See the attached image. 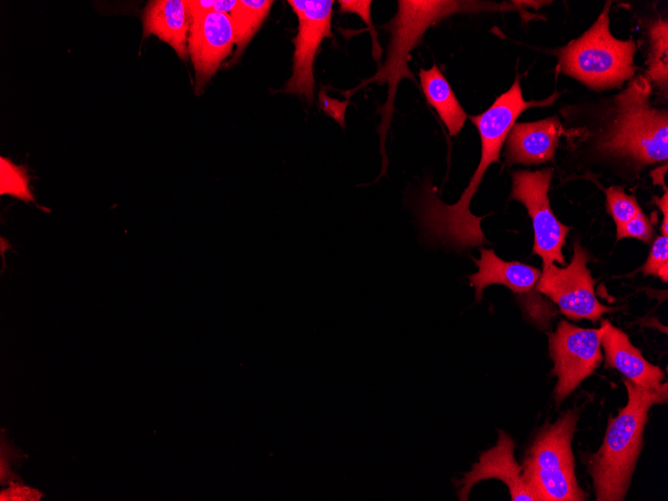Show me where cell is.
I'll return each mask as SVG.
<instances>
[{
	"instance_id": "6da1fadb",
	"label": "cell",
	"mask_w": 668,
	"mask_h": 501,
	"mask_svg": "<svg viewBox=\"0 0 668 501\" xmlns=\"http://www.w3.org/2000/svg\"><path fill=\"white\" fill-rule=\"evenodd\" d=\"M557 96L558 93H554L542 101H526L522 95L520 78L516 76L512 86L498 96L486 111L469 116L480 135V162L460 199L452 205L442 202L428 187L424 188L417 213L429 241L451 245L458 250L487 243L481 229V220L486 216L477 217L470 212L472 197L488 167L494 162H500L502 146L519 115L532 107L548 106Z\"/></svg>"
},
{
	"instance_id": "7a4b0ae2",
	"label": "cell",
	"mask_w": 668,
	"mask_h": 501,
	"mask_svg": "<svg viewBox=\"0 0 668 501\" xmlns=\"http://www.w3.org/2000/svg\"><path fill=\"white\" fill-rule=\"evenodd\" d=\"M628 401L610 418L597 452L589 455L587 466L597 501H623L643 447L648 412L655 404L667 403V382L645 388L623 380Z\"/></svg>"
},
{
	"instance_id": "3957f363",
	"label": "cell",
	"mask_w": 668,
	"mask_h": 501,
	"mask_svg": "<svg viewBox=\"0 0 668 501\" xmlns=\"http://www.w3.org/2000/svg\"><path fill=\"white\" fill-rule=\"evenodd\" d=\"M397 6V13L389 22L391 39L386 60L374 76L357 87L358 89L373 82L388 84V96L381 110L382 120L379 127L381 148L384 146V139L391 121L399 82L406 78L415 81L407 61L410 51L420 43L425 31L438 21L455 13L511 8L510 5H499L492 2L442 0H399Z\"/></svg>"
},
{
	"instance_id": "277c9868",
	"label": "cell",
	"mask_w": 668,
	"mask_h": 501,
	"mask_svg": "<svg viewBox=\"0 0 668 501\" xmlns=\"http://www.w3.org/2000/svg\"><path fill=\"white\" fill-rule=\"evenodd\" d=\"M578 419L576 409L567 410L555 422H546L529 446L521 470L535 501L587 499L576 479L571 446Z\"/></svg>"
},
{
	"instance_id": "5b68a950",
	"label": "cell",
	"mask_w": 668,
	"mask_h": 501,
	"mask_svg": "<svg viewBox=\"0 0 668 501\" xmlns=\"http://www.w3.org/2000/svg\"><path fill=\"white\" fill-rule=\"evenodd\" d=\"M650 93L648 79L638 76L617 95V116L601 140V150L639 164L667 161L668 116L665 110L651 108Z\"/></svg>"
},
{
	"instance_id": "8992f818",
	"label": "cell",
	"mask_w": 668,
	"mask_h": 501,
	"mask_svg": "<svg viewBox=\"0 0 668 501\" xmlns=\"http://www.w3.org/2000/svg\"><path fill=\"white\" fill-rule=\"evenodd\" d=\"M608 2L594 24L558 52V68L593 90L620 87L636 70L633 40L616 39L609 29Z\"/></svg>"
},
{
	"instance_id": "52a82bcc",
	"label": "cell",
	"mask_w": 668,
	"mask_h": 501,
	"mask_svg": "<svg viewBox=\"0 0 668 501\" xmlns=\"http://www.w3.org/2000/svg\"><path fill=\"white\" fill-rule=\"evenodd\" d=\"M589 258L587 250L574 242L571 262L564 267L554 263L543 266L536 289L550 298L566 317L596 323L603 314L614 309L601 304L595 295L596 280L587 267Z\"/></svg>"
},
{
	"instance_id": "ba28073f",
	"label": "cell",
	"mask_w": 668,
	"mask_h": 501,
	"mask_svg": "<svg viewBox=\"0 0 668 501\" xmlns=\"http://www.w3.org/2000/svg\"><path fill=\"white\" fill-rule=\"evenodd\" d=\"M602 333L601 326L581 328L562 320L549 334V353L554 363L552 374L557 377L554 390L557 407L600 365Z\"/></svg>"
},
{
	"instance_id": "9c48e42d",
	"label": "cell",
	"mask_w": 668,
	"mask_h": 501,
	"mask_svg": "<svg viewBox=\"0 0 668 501\" xmlns=\"http://www.w3.org/2000/svg\"><path fill=\"white\" fill-rule=\"evenodd\" d=\"M552 174V168L514 172L510 199L522 203L528 211L534 230L533 253L542 258L543 266L554 262L565 266L562 248L570 227L562 224L551 209L548 192Z\"/></svg>"
},
{
	"instance_id": "30bf717a",
	"label": "cell",
	"mask_w": 668,
	"mask_h": 501,
	"mask_svg": "<svg viewBox=\"0 0 668 501\" xmlns=\"http://www.w3.org/2000/svg\"><path fill=\"white\" fill-rule=\"evenodd\" d=\"M298 19L294 43L292 74L285 83L284 92L314 101V61L323 39L331 37L333 0H288Z\"/></svg>"
},
{
	"instance_id": "8fae6325",
	"label": "cell",
	"mask_w": 668,
	"mask_h": 501,
	"mask_svg": "<svg viewBox=\"0 0 668 501\" xmlns=\"http://www.w3.org/2000/svg\"><path fill=\"white\" fill-rule=\"evenodd\" d=\"M191 16L187 48L195 73V92L200 94L232 54L235 35L228 14L210 11Z\"/></svg>"
},
{
	"instance_id": "7c38bea8",
	"label": "cell",
	"mask_w": 668,
	"mask_h": 501,
	"mask_svg": "<svg viewBox=\"0 0 668 501\" xmlns=\"http://www.w3.org/2000/svg\"><path fill=\"white\" fill-rule=\"evenodd\" d=\"M515 442L503 430H498L495 446L482 452L479 460L472 465L469 472L456 482L459 500L469 498L471 488L482 480L497 479L506 484L513 501H535L522 477L521 465L514 457Z\"/></svg>"
},
{
	"instance_id": "4fadbf2b",
	"label": "cell",
	"mask_w": 668,
	"mask_h": 501,
	"mask_svg": "<svg viewBox=\"0 0 668 501\" xmlns=\"http://www.w3.org/2000/svg\"><path fill=\"white\" fill-rule=\"evenodd\" d=\"M561 132L556 117L515 123L505 140V162L508 165H539L553 160Z\"/></svg>"
},
{
	"instance_id": "5bb4252c",
	"label": "cell",
	"mask_w": 668,
	"mask_h": 501,
	"mask_svg": "<svg viewBox=\"0 0 668 501\" xmlns=\"http://www.w3.org/2000/svg\"><path fill=\"white\" fill-rule=\"evenodd\" d=\"M601 327V348L607 366L618 370L625 379L641 387L658 388L663 384L665 376L662 369L648 362L624 331L608 320H603Z\"/></svg>"
},
{
	"instance_id": "9a60e30c",
	"label": "cell",
	"mask_w": 668,
	"mask_h": 501,
	"mask_svg": "<svg viewBox=\"0 0 668 501\" xmlns=\"http://www.w3.org/2000/svg\"><path fill=\"white\" fill-rule=\"evenodd\" d=\"M191 20V11L186 0L148 1L142 14L143 37H158L168 44L182 61H186Z\"/></svg>"
},
{
	"instance_id": "2e32d148",
	"label": "cell",
	"mask_w": 668,
	"mask_h": 501,
	"mask_svg": "<svg viewBox=\"0 0 668 501\" xmlns=\"http://www.w3.org/2000/svg\"><path fill=\"white\" fill-rule=\"evenodd\" d=\"M478 271L469 275V284L475 289V299L479 302L486 287L493 284L504 285L513 293L529 292L536 286L541 272L539 269L518 261H505L493 249H480V258L474 259Z\"/></svg>"
},
{
	"instance_id": "e0dca14e",
	"label": "cell",
	"mask_w": 668,
	"mask_h": 501,
	"mask_svg": "<svg viewBox=\"0 0 668 501\" xmlns=\"http://www.w3.org/2000/svg\"><path fill=\"white\" fill-rule=\"evenodd\" d=\"M419 78L427 102L436 110L449 134L457 135L465 124L467 114L457 100L449 82L436 64L427 70L420 69Z\"/></svg>"
},
{
	"instance_id": "ac0fdd59",
	"label": "cell",
	"mask_w": 668,
	"mask_h": 501,
	"mask_svg": "<svg viewBox=\"0 0 668 501\" xmlns=\"http://www.w3.org/2000/svg\"><path fill=\"white\" fill-rule=\"evenodd\" d=\"M274 1L239 0L229 14L235 35L236 50L231 63H236L270 13Z\"/></svg>"
},
{
	"instance_id": "d6986e66",
	"label": "cell",
	"mask_w": 668,
	"mask_h": 501,
	"mask_svg": "<svg viewBox=\"0 0 668 501\" xmlns=\"http://www.w3.org/2000/svg\"><path fill=\"white\" fill-rule=\"evenodd\" d=\"M667 21H657L650 30L649 76L658 85L667 86Z\"/></svg>"
},
{
	"instance_id": "ffe728a7",
	"label": "cell",
	"mask_w": 668,
	"mask_h": 501,
	"mask_svg": "<svg viewBox=\"0 0 668 501\" xmlns=\"http://www.w3.org/2000/svg\"><path fill=\"white\" fill-rule=\"evenodd\" d=\"M0 194L10 195L25 202L34 201L24 168L3 156L0 158Z\"/></svg>"
},
{
	"instance_id": "44dd1931",
	"label": "cell",
	"mask_w": 668,
	"mask_h": 501,
	"mask_svg": "<svg viewBox=\"0 0 668 501\" xmlns=\"http://www.w3.org/2000/svg\"><path fill=\"white\" fill-rule=\"evenodd\" d=\"M605 195L606 208L616 224V229L642 211L635 196L628 195L622 187L610 186L605 190Z\"/></svg>"
},
{
	"instance_id": "7402d4cb",
	"label": "cell",
	"mask_w": 668,
	"mask_h": 501,
	"mask_svg": "<svg viewBox=\"0 0 668 501\" xmlns=\"http://www.w3.org/2000/svg\"><path fill=\"white\" fill-rule=\"evenodd\" d=\"M645 275L658 276L662 281L668 280V236H658L651 246L650 253L642 266Z\"/></svg>"
},
{
	"instance_id": "603a6c76",
	"label": "cell",
	"mask_w": 668,
	"mask_h": 501,
	"mask_svg": "<svg viewBox=\"0 0 668 501\" xmlns=\"http://www.w3.org/2000/svg\"><path fill=\"white\" fill-rule=\"evenodd\" d=\"M617 240L635 238L650 243L653 239V225L651 220L641 211L634 218L616 229Z\"/></svg>"
},
{
	"instance_id": "cb8c5ba5",
	"label": "cell",
	"mask_w": 668,
	"mask_h": 501,
	"mask_svg": "<svg viewBox=\"0 0 668 501\" xmlns=\"http://www.w3.org/2000/svg\"><path fill=\"white\" fill-rule=\"evenodd\" d=\"M42 493L32 487L21 483L11 482L10 487L0 493L1 501H37L42 497Z\"/></svg>"
},
{
	"instance_id": "d4e9b609",
	"label": "cell",
	"mask_w": 668,
	"mask_h": 501,
	"mask_svg": "<svg viewBox=\"0 0 668 501\" xmlns=\"http://www.w3.org/2000/svg\"><path fill=\"white\" fill-rule=\"evenodd\" d=\"M319 101L321 108L336 121L340 123L341 126H345L344 114L348 101L341 102L333 98H330L324 92H321L319 95Z\"/></svg>"
},
{
	"instance_id": "484cf974",
	"label": "cell",
	"mask_w": 668,
	"mask_h": 501,
	"mask_svg": "<svg viewBox=\"0 0 668 501\" xmlns=\"http://www.w3.org/2000/svg\"><path fill=\"white\" fill-rule=\"evenodd\" d=\"M340 10L344 13H355L358 16H360L363 21L370 27L372 28V23H371V16H370V8H371V3L372 1H346V0H340L338 1Z\"/></svg>"
},
{
	"instance_id": "4316f807",
	"label": "cell",
	"mask_w": 668,
	"mask_h": 501,
	"mask_svg": "<svg viewBox=\"0 0 668 501\" xmlns=\"http://www.w3.org/2000/svg\"><path fill=\"white\" fill-rule=\"evenodd\" d=\"M653 200L663 213V223L661 224L662 235L668 236V193L667 189L662 197H653Z\"/></svg>"
},
{
	"instance_id": "83f0119b",
	"label": "cell",
	"mask_w": 668,
	"mask_h": 501,
	"mask_svg": "<svg viewBox=\"0 0 668 501\" xmlns=\"http://www.w3.org/2000/svg\"><path fill=\"white\" fill-rule=\"evenodd\" d=\"M666 171H667V165L665 164L663 167H658L651 172L653 183L662 185L664 187V190L667 189L664 183V175Z\"/></svg>"
}]
</instances>
